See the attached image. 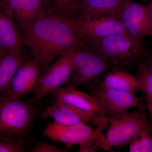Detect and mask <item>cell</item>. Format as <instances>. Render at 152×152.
I'll return each mask as SVG.
<instances>
[{
    "instance_id": "cell-1",
    "label": "cell",
    "mask_w": 152,
    "mask_h": 152,
    "mask_svg": "<svg viewBox=\"0 0 152 152\" xmlns=\"http://www.w3.org/2000/svg\"><path fill=\"white\" fill-rule=\"evenodd\" d=\"M17 23L23 44L39 64L42 73L58 57L87 42L66 15L48 12L32 21Z\"/></svg>"
},
{
    "instance_id": "cell-2",
    "label": "cell",
    "mask_w": 152,
    "mask_h": 152,
    "mask_svg": "<svg viewBox=\"0 0 152 152\" xmlns=\"http://www.w3.org/2000/svg\"><path fill=\"white\" fill-rule=\"evenodd\" d=\"M88 42L105 58L111 69L129 71L137 66L149 52L143 40L129 35H113Z\"/></svg>"
},
{
    "instance_id": "cell-3",
    "label": "cell",
    "mask_w": 152,
    "mask_h": 152,
    "mask_svg": "<svg viewBox=\"0 0 152 152\" xmlns=\"http://www.w3.org/2000/svg\"><path fill=\"white\" fill-rule=\"evenodd\" d=\"M88 45L86 43L68 52L73 69L67 85L76 88L85 87L90 91L111 69L105 58L91 44Z\"/></svg>"
},
{
    "instance_id": "cell-4",
    "label": "cell",
    "mask_w": 152,
    "mask_h": 152,
    "mask_svg": "<svg viewBox=\"0 0 152 152\" xmlns=\"http://www.w3.org/2000/svg\"><path fill=\"white\" fill-rule=\"evenodd\" d=\"M34 103L0 94V140H23L34 121Z\"/></svg>"
},
{
    "instance_id": "cell-5",
    "label": "cell",
    "mask_w": 152,
    "mask_h": 152,
    "mask_svg": "<svg viewBox=\"0 0 152 152\" xmlns=\"http://www.w3.org/2000/svg\"><path fill=\"white\" fill-rule=\"evenodd\" d=\"M107 125L91 127L82 121L71 125H63L53 122L48 124L42 130L43 136L53 141L65 144L67 148L73 145L80 146V152H95L104 149L103 130Z\"/></svg>"
},
{
    "instance_id": "cell-6",
    "label": "cell",
    "mask_w": 152,
    "mask_h": 152,
    "mask_svg": "<svg viewBox=\"0 0 152 152\" xmlns=\"http://www.w3.org/2000/svg\"><path fill=\"white\" fill-rule=\"evenodd\" d=\"M149 124L146 105L141 101L132 112L108 117L107 132L104 134V150L111 152L113 148H124Z\"/></svg>"
},
{
    "instance_id": "cell-7",
    "label": "cell",
    "mask_w": 152,
    "mask_h": 152,
    "mask_svg": "<svg viewBox=\"0 0 152 152\" xmlns=\"http://www.w3.org/2000/svg\"><path fill=\"white\" fill-rule=\"evenodd\" d=\"M51 94L54 99L74 110L87 124L95 126L107 124L105 112L90 94L68 85L60 87Z\"/></svg>"
},
{
    "instance_id": "cell-8",
    "label": "cell",
    "mask_w": 152,
    "mask_h": 152,
    "mask_svg": "<svg viewBox=\"0 0 152 152\" xmlns=\"http://www.w3.org/2000/svg\"><path fill=\"white\" fill-rule=\"evenodd\" d=\"M73 66L67 53L59 57L41 75L32 99L38 102L46 96L67 83L72 76Z\"/></svg>"
},
{
    "instance_id": "cell-9",
    "label": "cell",
    "mask_w": 152,
    "mask_h": 152,
    "mask_svg": "<svg viewBox=\"0 0 152 152\" xmlns=\"http://www.w3.org/2000/svg\"><path fill=\"white\" fill-rule=\"evenodd\" d=\"M72 19L76 28L88 42L113 35H128L122 22L116 17L78 16Z\"/></svg>"
},
{
    "instance_id": "cell-10",
    "label": "cell",
    "mask_w": 152,
    "mask_h": 152,
    "mask_svg": "<svg viewBox=\"0 0 152 152\" xmlns=\"http://www.w3.org/2000/svg\"><path fill=\"white\" fill-rule=\"evenodd\" d=\"M89 94L96 100L105 112L107 117L115 116L137 107L141 100L135 93L96 86Z\"/></svg>"
},
{
    "instance_id": "cell-11",
    "label": "cell",
    "mask_w": 152,
    "mask_h": 152,
    "mask_svg": "<svg viewBox=\"0 0 152 152\" xmlns=\"http://www.w3.org/2000/svg\"><path fill=\"white\" fill-rule=\"evenodd\" d=\"M119 19L122 22L128 34L136 39L143 40L145 37H152L148 6L129 0L120 12Z\"/></svg>"
},
{
    "instance_id": "cell-12",
    "label": "cell",
    "mask_w": 152,
    "mask_h": 152,
    "mask_svg": "<svg viewBox=\"0 0 152 152\" xmlns=\"http://www.w3.org/2000/svg\"><path fill=\"white\" fill-rule=\"evenodd\" d=\"M42 72L39 63L34 58H26L14 76L6 94L11 97L23 99L34 93Z\"/></svg>"
},
{
    "instance_id": "cell-13",
    "label": "cell",
    "mask_w": 152,
    "mask_h": 152,
    "mask_svg": "<svg viewBox=\"0 0 152 152\" xmlns=\"http://www.w3.org/2000/svg\"><path fill=\"white\" fill-rule=\"evenodd\" d=\"M23 45L13 18L2 0L0 5V52L22 50Z\"/></svg>"
},
{
    "instance_id": "cell-14",
    "label": "cell",
    "mask_w": 152,
    "mask_h": 152,
    "mask_svg": "<svg viewBox=\"0 0 152 152\" xmlns=\"http://www.w3.org/2000/svg\"><path fill=\"white\" fill-rule=\"evenodd\" d=\"M129 0H78L75 11L81 16L118 18L123 7ZM74 11V12H75Z\"/></svg>"
},
{
    "instance_id": "cell-15",
    "label": "cell",
    "mask_w": 152,
    "mask_h": 152,
    "mask_svg": "<svg viewBox=\"0 0 152 152\" xmlns=\"http://www.w3.org/2000/svg\"><path fill=\"white\" fill-rule=\"evenodd\" d=\"M17 23H28L46 15L43 0H3Z\"/></svg>"
},
{
    "instance_id": "cell-16",
    "label": "cell",
    "mask_w": 152,
    "mask_h": 152,
    "mask_svg": "<svg viewBox=\"0 0 152 152\" xmlns=\"http://www.w3.org/2000/svg\"><path fill=\"white\" fill-rule=\"evenodd\" d=\"M96 86L135 94L141 91L138 79L126 70H110L101 77Z\"/></svg>"
},
{
    "instance_id": "cell-17",
    "label": "cell",
    "mask_w": 152,
    "mask_h": 152,
    "mask_svg": "<svg viewBox=\"0 0 152 152\" xmlns=\"http://www.w3.org/2000/svg\"><path fill=\"white\" fill-rule=\"evenodd\" d=\"M26 58L22 50L0 52V94L7 92L14 76Z\"/></svg>"
},
{
    "instance_id": "cell-18",
    "label": "cell",
    "mask_w": 152,
    "mask_h": 152,
    "mask_svg": "<svg viewBox=\"0 0 152 152\" xmlns=\"http://www.w3.org/2000/svg\"><path fill=\"white\" fill-rule=\"evenodd\" d=\"M43 119L51 118L58 124L71 125L77 124L83 120L74 110L60 101L54 99L44 110Z\"/></svg>"
},
{
    "instance_id": "cell-19",
    "label": "cell",
    "mask_w": 152,
    "mask_h": 152,
    "mask_svg": "<svg viewBox=\"0 0 152 152\" xmlns=\"http://www.w3.org/2000/svg\"><path fill=\"white\" fill-rule=\"evenodd\" d=\"M136 77L141 86V91L145 94L148 113H152V71L143 62L137 66Z\"/></svg>"
},
{
    "instance_id": "cell-20",
    "label": "cell",
    "mask_w": 152,
    "mask_h": 152,
    "mask_svg": "<svg viewBox=\"0 0 152 152\" xmlns=\"http://www.w3.org/2000/svg\"><path fill=\"white\" fill-rule=\"evenodd\" d=\"M152 149V126L149 121L148 126L138 133L129 144V151L151 152Z\"/></svg>"
},
{
    "instance_id": "cell-21",
    "label": "cell",
    "mask_w": 152,
    "mask_h": 152,
    "mask_svg": "<svg viewBox=\"0 0 152 152\" xmlns=\"http://www.w3.org/2000/svg\"><path fill=\"white\" fill-rule=\"evenodd\" d=\"M76 6V0H54L50 12L71 16L74 12Z\"/></svg>"
},
{
    "instance_id": "cell-22",
    "label": "cell",
    "mask_w": 152,
    "mask_h": 152,
    "mask_svg": "<svg viewBox=\"0 0 152 152\" xmlns=\"http://www.w3.org/2000/svg\"><path fill=\"white\" fill-rule=\"evenodd\" d=\"M27 144L23 140H0V152H22L25 151Z\"/></svg>"
},
{
    "instance_id": "cell-23",
    "label": "cell",
    "mask_w": 152,
    "mask_h": 152,
    "mask_svg": "<svg viewBox=\"0 0 152 152\" xmlns=\"http://www.w3.org/2000/svg\"><path fill=\"white\" fill-rule=\"evenodd\" d=\"M31 152H66L68 151V149H61L46 142H39L36 144L34 147L29 150Z\"/></svg>"
},
{
    "instance_id": "cell-24",
    "label": "cell",
    "mask_w": 152,
    "mask_h": 152,
    "mask_svg": "<svg viewBox=\"0 0 152 152\" xmlns=\"http://www.w3.org/2000/svg\"><path fill=\"white\" fill-rule=\"evenodd\" d=\"M142 62L146 65L149 69L152 71V51L149 52L146 57Z\"/></svg>"
},
{
    "instance_id": "cell-25",
    "label": "cell",
    "mask_w": 152,
    "mask_h": 152,
    "mask_svg": "<svg viewBox=\"0 0 152 152\" xmlns=\"http://www.w3.org/2000/svg\"><path fill=\"white\" fill-rule=\"evenodd\" d=\"M148 8V14L152 31V0H150V3L147 5Z\"/></svg>"
},
{
    "instance_id": "cell-26",
    "label": "cell",
    "mask_w": 152,
    "mask_h": 152,
    "mask_svg": "<svg viewBox=\"0 0 152 152\" xmlns=\"http://www.w3.org/2000/svg\"><path fill=\"white\" fill-rule=\"evenodd\" d=\"M148 119L149 121L150 122V123L151 124L152 126V113H148ZM151 152H152V149L151 151Z\"/></svg>"
},
{
    "instance_id": "cell-27",
    "label": "cell",
    "mask_w": 152,
    "mask_h": 152,
    "mask_svg": "<svg viewBox=\"0 0 152 152\" xmlns=\"http://www.w3.org/2000/svg\"><path fill=\"white\" fill-rule=\"evenodd\" d=\"M44 3L46 4H48V3L52 1V0H43Z\"/></svg>"
},
{
    "instance_id": "cell-28",
    "label": "cell",
    "mask_w": 152,
    "mask_h": 152,
    "mask_svg": "<svg viewBox=\"0 0 152 152\" xmlns=\"http://www.w3.org/2000/svg\"><path fill=\"white\" fill-rule=\"evenodd\" d=\"M2 2V0H0V5L1 4Z\"/></svg>"
},
{
    "instance_id": "cell-29",
    "label": "cell",
    "mask_w": 152,
    "mask_h": 152,
    "mask_svg": "<svg viewBox=\"0 0 152 152\" xmlns=\"http://www.w3.org/2000/svg\"><path fill=\"white\" fill-rule=\"evenodd\" d=\"M77 1H78V0H76V3H77Z\"/></svg>"
}]
</instances>
